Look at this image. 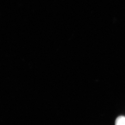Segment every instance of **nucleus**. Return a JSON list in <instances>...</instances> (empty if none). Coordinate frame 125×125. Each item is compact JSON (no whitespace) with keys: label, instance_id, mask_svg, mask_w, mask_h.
Instances as JSON below:
<instances>
[{"label":"nucleus","instance_id":"obj_1","mask_svg":"<svg viewBox=\"0 0 125 125\" xmlns=\"http://www.w3.org/2000/svg\"><path fill=\"white\" fill-rule=\"evenodd\" d=\"M115 125H125V117L120 116L116 119Z\"/></svg>","mask_w":125,"mask_h":125}]
</instances>
